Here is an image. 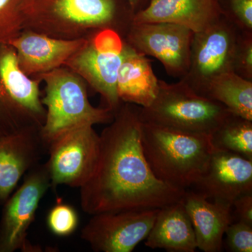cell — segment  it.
Returning <instances> with one entry per match:
<instances>
[{
	"mask_svg": "<svg viewBox=\"0 0 252 252\" xmlns=\"http://www.w3.org/2000/svg\"><path fill=\"white\" fill-rule=\"evenodd\" d=\"M51 188L46 164H37L27 172L21 187L5 202L0 220V252H40L28 240L41 199Z\"/></svg>",
	"mask_w": 252,
	"mask_h": 252,
	"instance_id": "9",
	"label": "cell"
},
{
	"mask_svg": "<svg viewBox=\"0 0 252 252\" xmlns=\"http://www.w3.org/2000/svg\"><path fill=\"white\" fill-rule=\"evenodd\" d=\"M159 209L107 212L92 215L81 238L96 252H131L145 240Z\"/></svg>",
	"mask_w": 252,
	"mask_h": 252,
	"instance_id": "11",
	"label": "cell"
},
{
	"mask_svg": "<svg viewBox=\"0 0 252 252\" xmlns=\"http://www.w3.org/2000/svg\"><path fill=\"white\" fill-rule=\"evenodd\" d=\"M210 137L214 149L252 160V121L231 114Z\"/></svg>",
	"mask_w": 252,
	"mask_h": 252,
	"instance_id": "21",
	"label": "cell"
},
{
	"mask_svg": "<svg viewBox=\"0 0 252 252\" xmlns=\"http://www.w3.org/2000/svg\"><path fill=\"white\" fill-rule=\"evenodd\" d=\"M23 31L60 39L86 37L119 26L117 0H22Z\"/></svg>",
	"mask_w": 252,
	"mask_h": 252,
	"instance_id": "3",
	"label": "cell"
},
{
	"mask_svg": "<svg viewBox=\"0 0 252 252\" xmlns=\"http://www.w3.org/2000/svg\"><path fill=\"white\" fill-rule=\"evenodd\" d=\"M126 1L130 11L134 14L140 10L144 9L150 2L151 0H126Z\"/></svg>",
	"mask_w": 252,
	"mask_h": 252,
	"instance_id": "28",
	"label": "cell"
},
{
	"mask_svg": "<svg viewBox=\"0 0 252 252\" xmlns=\"http://www.w3.org/2000/svg\"><path fill=\"white\" fill-rule=\"evenodd\" d=\"M223 16L220 0H151L132 14L131 23H175L194 33L205 31Z\"/></svg>",
	"mask_w": 252,
	"mask_h": 252,
	"instance_id": "15",
	"label": "cell"
},
{
	"mask_svg": "<svg viewBox=\"0 0 252 252\" xmlns=\"http://www.w3.org/2000/svg\"><path fill=\"white\" fill-rule=\"evenodd\" d=\"M223 16L243 32H252V0H227L220 3Z\"/></svg>",
	"mask_w": 252,
	"mask_h": 252,
	"instance_id": "25",
	"label": "cell"
},
{
	"mask_svg": "<svg viewBox=\"0 0 252 252\" xmlns=\"http://www.w3.org/2000/svg\"><path fill=\"white\" fill-rule=\"evenodd\" d=\"M33 77L45 84V95L41 102L46 109V119L40 132L47 150L53 140L73 127L109 124L113 120L112 111L91 104L87 84L69 68L63 66Z\"/></svg>",
	"mask_w": 252,
	"mask_h": 252,
	"instance_id": "4",
	"label": "cell"
},
{
	"mask_svg": "<svg viewBox=\"0 0 252 252\" xmlns=\"http://www.w3.org/2000/svg\"><path fill=\"white\" fill-rule=\"evenodd\" d=\"M41 81L21 70L12 46L0 44V139L28 130H41L46 109Z\"/></svg>",
	"mask_w": 252,
	"mask_h": 252,
	"instance_id": "6",
	"label": "cell"
},
{
	"mask_svg": "<svg viewBox=\"0 0 252 252\" xmlns=\"http://www.w3.org/2000/svg\"><path fill=\"white\" fill-rule=\"evenodd\" d=\"M242 32L223 16L205 31L193 33L190 66L188 72L180 79L202 96L215 78L225 73L235 72Z\"/></svg>",
	"mask_w": 252,
	"mask_h": 252,
	"instance_id": "7",
	"label": "cell"
},
{
	"mask_svg": "<svg viewBox=\"0 0 252 252\" xmlns=\"http://www.w3.org/2000/svg\"><path fill=\"white\" fill-rule=\"evenodd\" d=\"M150 60L124 42V59L117 77V93L123 102L148 107L157 97L159 79Z\"/></svg>",
	"mask_w": 252,
	"mask_h": 252,
	"instance_id": "18",
	"label": "cell"
},
{
	"mask_svg": "<svg viewBox=\"0 0 252 252\" xmlns=\"http://www.w3.org/2000/svg\"><path fill=\"white\" fill-rule=\"evenodd\" d=\"M40 132L32 129L0 139V203L4 204L21 177L47 152Z\"/></svg>",
	"mask_w": 252,
	"mask_h": 252,
	"instance_id": "16",
	"label": "cell"
},
{
	"mask_svg": "<svg viewBox=\"0 0 252 252\" xmlns=\"http://www.w3.org/2000/svg\"><path fill=\"white\" fill-rule=\"evenodd\" d=\"M182 202L193 225L197 248L221 252L225 230L233 221L232 205L212 201L190 189L186 190Z\"/></svg>",
	"mask_w": 252,
	"mask_h": 252,
	"instance_id": "17",
	"label": "cell"
},
{
	"mask_svg": "<svg viewBox=\"0 0 252 252\" xmlns=\"http://www.w3.org/2000/svg\"><path fill=\"white\" fill-rule=\"evenodd\" d=\"M202 96L223 104L235 115L252 121V81L236 73H225L215 78Z\"/></svg>",
	"mask_w": 252,
	"mask_h": 252,
	"instance_id": "20",
	"label": "cell"
},
{
	"mask_svg": "<svg viewBox=\"0 0 252 252\" xmlns=\"http://www.w3.org/2000/svg\"><path fill=\"white\" fill-rule=\"evenodd\" d=\"M22 0H0V44H9L23 31Z\"/></svg>",
	"mask_w": 252,
	"mask_h": 252,
	"instance_id": "23",
	"label": "cell"
},
{
	"mask_svg": "<svg viewBox=\"0 0 252 252\" xmlns=\"http://www.w3.org/2000/svg\"><path fill=\"white\" fill-rule=\"evenodd\" d=\"M91 33L85 44L66 61L64 67L69 68L98 93L105 102L106 108L114 113L123 103L118 95L117 84L124 49L122 53L99 51L93 44Z\"/></svg>",
	"mask_w": 252,
	"mask_h": 252,
	"instance_id": "13",
	"label": "cell"
},
{
	"mask_svg": "<svg viewBox=\"0 0 252 252\" xmlns=\"http://www.w3.org/2000/svg\"><path fill=\"white\" fill-rule=\"evenodd\" d=\"M144 245L170 252L195 251V232L182 199L159 209Z\"/></svg>",
	"mask_w": 252,
	"mask_h": 252,
	"instance_id": "19",
	"label": "cell"
},
{
	"mask_svg": "<svg viewBox=\"0 0 252 252\" xmlns=\"http://www.w3.org/2000/svg\"><path fill=\"white\" fill-rule=\"evenodd\" d=\"M226 250L231 252H252V225L233 221L225 232Z\"/></svg>",
	"mask_w": 252,
	"mask_h": 252,
	"instance_id": "24",
	"label": "cell"
},
{
	"mask_svg": "<svg viewBox=\"0 0 252 252\" xmlns=\"http://www.w3.org/2000/svg\"><path fill=\"white\" fill-rule=\"evenodd\" d=\"M190 189L212 201L232 205L238 197L252 193V160L214 149L206 169Z\"/></svg>",
	"mask_w": 252,
	"mask_h": 252,
	"instance_id": "12",
	"label": "cell"
},
{
	"mask_svg": "<svg viewBox=\"0 0 252 252\" xmlns=\"http://www.w3.org/2000/svg\"><path fill=\"white\" fill-rule=\"evenodd\" d=\"M235 73L252 81V32H242L237 51Z\"/></svg>",
	"mask_w": 252,
	"mask_h": 252,
	"instance_id": "26",
	"label": "cell"
},
{
	"mask_svg": "<svg viewBox=\"0 0 252 252\" xmlns=\"http://www.w3.org/2000/svg\"><path fill=\"white\" fill-rule=\"evenodd\" d=\"M141 144L158 180L184 190L190 189L205 171L215 149L210 135L144 122Z\"/></svg>",
	"mask_w": 252,
	"mask_h": 252,
	"instance_id": "2",
	"label": "cell"
},
{
	"mask_svg": "<svg viewBox=\"0 0 252 252\" xmlns=\"http://www.w3.org/2000/svg\"><path fill=\"white\" fill-rule=\"evenodd\" d=\"M93 125L84 124L63 132L48 147L46 162L51 188L83 187L94 173L99 151V135Z\"/></svg>",
	"mask_w": 252,
	"mask_h": 252,
	"instance_id": "8",
	"label": "cell"
},
{
	"mask_svg": "<svg viewBox=\"0 0 252 252\" xmlns=\"http://www.w3.org/2000/svg\"><path fill=\"white\" fill-rule=\"evenodd\" d=\"M231 114L223 104L200 95L182 79L172 84L159 79L153 102L140 108L142 122L210 136Z\"/></svg>",
	"mask_w": 252,
	"mask_h": 252,
	"instance_id": "5",
	"label": "cell"
},
{
	"mask_svg": "<svg viewBox=\"0 0 252 252\" xmlns=\"http://www.w3.org/2000/svg\"><path fill=\"white\" fill-rule=\"evenodd\" d=\"M88 36L65 39L23 31L9 44L16 51L21 70L29 77H34L64 66L66 61L85 44Z\"/></svg>",
	"mask_w": 252,
	"mask_h": 252,
	"instance_id": "14",
	"label": "cell"
},
{
	"mask_svg": "<svg viewBox=\"0 0 252 252\" xmlns=\"http://www.w3.org/2000/svg\"><path fill=\"white\" fill-rule=\"evenodd\" d=\"M46 223L53 234L67 237L77 230L79 216L72 205L64 203L62 199L58 198L56 203L48 213Z\"/></svg>",
	"mask_w": 252,
	"mask_h": 252,
	"instance_id": "22",
	"label": "cell"
},
{
	"mask_svg": "<svg viewBox=\"0 0 252 252\" xmlns=\"http://www.w3.org/2000/svg\"><path fill=\"white\" fill-rule=\"evenodd\" d=\"M233 221H242L252 225V193L235 199L232 203Z\"/></svg>",
	"mask_w": 252,
	"mask_h": 252,
	"instance_id": "27",
	"label": "cell"
},
{
	"mask_svg": "<svg viewBox=\"0 0 252 252\" xmlns=\"http://www.w3.org/2000/svg\"><path fill=\"white\" fill-rule=\"evenodd\" d=\"M140 106L123 102L99 135V151L91 178L80 188L83 211L107 212L160 209L179 201L186 190L158 180L141 144Z\"/></svg>",
	"mask_w": 252,
	"mask_h": 252,
	"instance_id": "1",
	"label": "cell"
},
{
	"mask_svg": "<svg viewBox=\"0 0 252 252\" xmlns=\"http://www.w3.org/2000/svg\"><path fill=\"white\" fill-rule=\"evenodd\" d=\"M193 33L175 23L130 22L124 41L141 54L158 60L169 76L180 79L190 66Z\"/></svg>",
	"mask_w": 252,
	"mask_h": 252,
	"instance_id": "10",
	"label": "cell"
}]
</instances>
